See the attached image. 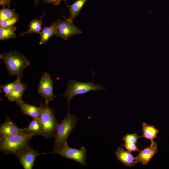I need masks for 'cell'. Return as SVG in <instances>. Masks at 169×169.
<instances>
[{"label":"cell","instance_id":"cell-1","mask_svg":"<svg viewBox=\"0 0 169 169\" xmlns=\"http://www.w3.org/2000/svg\"><path fill=\"white\" fill-rule=\"evenodd\" d=\"M0 58L5 64L8 74L23 78L24 70L30 64L29 61L22 54L17 51L3 53Z\"/></svg>","mask_w":169,"mask_h":169},{"label":"cell","instance_id":"cell-2","mask_svg":"<svg viewBox=\"0 0 169 169\" xmlns=\"http://www.w3.org/2000/svg\"><path fill=\"white\" fill-rule=\"evenodd\" d=\"M78 118L70 113L69 109L64 119L58 123L54 137L53 150L61 148L67 143V139L75 126Z\"/></svg>","mask_w":169,"mask_h":169},{"label":"cell","instance_id":"cell-3","mask_svg":"<svg viewBox=\"0 0 169 169\" xmlns=\"http://www.w3.org/2000/svg\"><path fill=\"white\" fill-rule=\"evenodd\" d=\"M33 137L24 132L18 136L7 138H0V151L5 155H16L29 146V141Z\"/></svg>","mask_w":169,"mask_h":169},{"label":"cell","instance_id":"cell-4","mask_svg":"<svg viewBox=\"0 0 169 169\" xmlns=\"http://www.w3.org/2000/svg\"><path fill=\"white\" fill-rule=\"evenodd\" d=\"M41 114L39 120L43 137L46 138L54 137L58 124L55 115V110L49 105L41 102L39 106Z\"/></svg>","mask_w":169,"mask_h":169},{"label":"cell","instance_id":"cell-5","mask_svg":"<svg viewBox=\"0 0 169 169\" xmlns=\"http://www.w3.org/2000/svg\"><path fill=\"white\" fill-rule=\"evenodd\" d=\"M105 89L100 84H95L90 82L82 83L70 79L67 84L66 91L63 94L57 97L63 96L66 98L69 110L70 102L76 95L84 94L90 91H102Z\"/></svg>","mask_w":169,"mask_h":169},{"label":"cell","instance_id":"cell-6","mask_svg":"<svg viewBox=\"0 0 169 169\" xmlns=\"http://www.w3.org/2000/svg\"><path fill=\"white\" fill-rule=\"evenodd\" d=\"M86 150L84 147L76 149L69 147L67 144L61 148L49 153L58 154L66 158L73 160L83 166L86 165Z\"/></svg>","mask_w":169,"mask_h":169},{"label":"cell","instance_id":"cell-7","mask_svg":"<svg viewBox=\"0 0 169 169\" xmlns=\"http://www.w3.org/2000/svg\"><path fill=\"white\" fill-rule=\"evenodd\" d=\"M54 23L56 26L55 35L64 40L73 35L82 33L81 31L73 23V20L69 18H65L64 20L59 19Z\"/></svg>","mask_w":169,"mask_h":169},{"label":"cell","instance_id":"cell-8","mask_svg":"<svg viewBox=\"0 0 169 169\" xmlns=\"http://www.w3.org/2000/svg\"><path fill=\"white\" fill-rule=\"evenodd\" d=\"M53 82L50 74L45 72L40 79L38 91L44 99L45 103L48 105L56 97L53 94Z\"/></svg>","mask_w":169,"mask_h":169},{"label":"cell","instance_id":"cell-9","mask_svg":"<svg viewBox=\"0 0 169 169\" xmlns=\"http://www.w3.org/2000/svg\"><path fill=\"white\" fill-rule=\"evenodd\" d=\"M45 154L39 153L29 146L18 153L16 156L24 169H32L34 166L36 159L39 155Z\"/></svg>","mask_w":169,"mask_h":169},{"label":"cell","instance_id":"cell-10","mask_svg":"<svg viewBox=\"0 0 169 169\" xmlns=\"http://www.w3.org/2000/svg\"><path fill=\"white\" fill-rule=\"evenodd\" d=\"M23 132V128L18 127L10 118L7 116L5 121L0 126V137L16 136Z\"/></svg>","mask_w":169,"mask_h":169},{"label":"cell","instance_id":"cell-11","mask_svg":"<svg viewBox=\"0 0 169 169\" xmlns=\"http://www.w3.org/2000/svg\"><path fill=\"white\" fill-rule=\"evenodd\" d=\"M21 78L19 76L17 77L16 80L14 81V84L12 91L7 97L11 102L17 103L23 101V95L28 85L26 84L21 82Z\"/></svg>","mask_w":169,"mask_h":169},{"label":"cell","instance_id":"cell-12","mask_svg":"<svg viewBox=\"0 0 169 169\" xmlns=\"http://www.w3.org/2000/svg\"><path fill=\"white\" fill-rule=\"evenodd\" d=\"M157 143L154 142L152 144H151L150 146L140 151L139 154L135 157L136 159L137 162L146 165L157 153Z\"/></svg>","mask_w":169,"mask_h":169},{"label":"cell","instance_id":"cell-13","mask_svg":"<svg viewBox=\"0 0 169 169\" xmlns=\"http://www.w3.org/2000/svg\"><path fill=\"white\" fill-rule=\"evenodd\" d=\"M115 155L117 159L127 166H133L137 162L129 151H126L121 147L117 148Z\"/></svg>","mask_w":169,"mask_h":169},{"label":"cell","instance_id":"cell-14","mask_svg":"<svg viewBox=\"0 0 169 169\" xmlns=\"http://www.w3.org/2000/svg\"><path fill=\"white\" fill-rule=\"evenodd\" d=\"M17 104L20 107L23 114L39 120L41 114V111L39 107L27 104L23 101L17 102Z\"/></svg>","mask_w":169,"mask_h":169},{"label":"cell","instance_id":"cell-15","mask_svg":"<svg viewBox=\"0 0 169 169\" xmlns=\"http://www.w3.org/2000/svg\"><path fill=\"white\" fill-rule=\"evenodd\" d=\"M24 132L33 137L36 136H43L41 126L39 120L33 119L29 122L27 127L23 128Z\"/></svg>","mask_w":169,"mask_h":169},{"label":"cell","instance_id":"cell-16","mask_svg":"<svg viewBox=\"0 0 169 169\" xmlns=\"http://www.w3.org/2000/svg\"><path fill=\"white\" fill-rule=\"evenodd\" d=\"M142 126L143 134L141 137L150 140L151 141V144H152L154 143L153 139L157 137V135L159 132L158 130L154 126L148 125L145 123H142Z\"/></svg>","mask_w":169,"mask_h":169},{"label":"cell","instance_id":"cell-17","mask_svg":"<svg viewBox=\"0 0 169 169\" xmlns=\"http://www.w3.org/2000/svg\"><path fill=\"white\" fill-rule=\"evenodd\" d=\"M56 31V26L55 23H52L49 27H44L39 33L40 36L39 44L42 45L45 43L52 36L55 35Z\"/></svg>","mask_w":169,"mask_h":169},{"label":"cell","instance_id":"cell-18","mask_svg":"<svg viewBox=\"0 0 169 169\" xmlns=\"http://www.w3.org/2000/svg\"><path fill=\"white\" fill-rule=\"evenodd\" d=\"M44 14V13L41 16L39 20L33 19L31 21L29 25L28 29L26 31L21 33L20 35L22 36H24L26 34H30L33 33H39L42 29L41 28L42 21V18Z\"/></svg>","mask_w":169,"mask_h":169},{"label":"cell","instance_id":"cell-19","mask_svg":"<svg viewBox=\"0 0 169 169\" xmlns=\"http://www.w3.org/2000/svg\"><path fill=\"white\" fill-rule=\"evenodd\" d=\"M87 0H77L72 5L68 6L70 16L69 18L73 20L79 14L81 9Z\"/></svg>","mask_w":169,"mask_h":169},{"label":"cell","instance_id":"cell-20","mask_svg":"<svg viewBox=\"0 0 169 169\" xmlns=\"http://www.w3.org/2000/svg\"><path fill=\"white\" fill-rule=\"evenodd\" d=\"M16 27L12 26L8 28L0 27V39L7 40L10 39H13L16 37L15 31Z\"/></svg>","mask_w":169,"mask_h":169},{"label":"cell","instance_id":"cell-21","mask_svg":"<svg viewBox=\"0 0 169 169\" xmlns=\"http://www.w3.org/2000/svg\"><path fill=\"white\" fill-rule=\"evenodd\" d=\"M18 15L15 12L14 9L9 8H3L0 10V21L10 19Z\"/></svg>","mask_w":169,"mask_h":169},{"label":"cell","instance_id":"cell-22","mask_svg":"<svg viewBox=\"0 0 169 169\" xmlns=\"http://www.w3.org/2000/svg\"><path fill=\"white\" fill-rule=\"evenodd\" d=\"M19 16H17L13 18L0 21V27L8 28L10 27L15 24L19 20Z\"/></svg>","mask_w":169,"mask_h":169},{"label":"cell","instance_id":"cell-23","mask_svg":"<svg viewBox=\"0 0 169 169\" xmlns=\"http://www.w3.org/2000/svg\"><path fill=\"white\" fill-rule=\"evenodd\" d=\"M140 137H141V136H138L136 133L127 134L123 136L122 140L125 143L129 142L136 144L137 142L138 139Z\"/></svg>","mask_w":169,"mask_h":169},{"label":"cell","instance_id":"cell-24","mask_svg":"<svg viewBox=\"0 0 169 169\" xmlns=\"http://www.w3.org/2000/svg\"><path fill=\"white\" fill-rule=\"evenodd\" d=\"M14 84V81L0 86V89L2 90L1 92H3L5 93L4 96L7 97L12 92Z\"/></svg>","mask_w":169,"mask_h":169},{"label":"cell","instance_id":"cell-25","mask_svg":"<svg viewBox=\"0 0 169 169\" xmlns=\"http://www.w3.org/2000/svg\"><path fill=\"white\" fill-rule=\"evenodd\" d=\"M121 146H124L127 150L130 151H140L136 144L134 143L126 142L124 144H122Z\"/></svg>","mask_w":169,"mask_h":169},{"label":"cell","instance_id":"cell-26","mask_svg":"<svg viewBox=\"0 0 169 169\" xmlns=\"http://www.w3.org/2000/svg\"><path fill=\"white\" fill-rule=\"evenodd\" d=\"M45 2L48 3H51L54 5L59 4L60 2L62 1L66 2V0H42Z\"/></svg>","mask_w":169,"mask_h":169},{"label":"cell","instance_id":"cell-27","mask_svg":"<svg viewBox=\"0 0 169 169\" xmlns=\"http://www.w3.org/2000/svg\"><path fill=\"white\" fill-rule=\"evenodd\" d=\"M10 1V0H0V5L3 6V8H5L6 6H8L9 8Z\"/></svg>","mask_w":169,"mask_h":169},{"label":"cell","instance_id":"cell-28","mask_svg":"<svg viewBox=\"0 0 169 169\" xmlns=\"http://www.w3.org/2000/svg\"><path fill=\"white\" fill-rule=\"evenodd\" d=\"M34 1L36 2V3L37 4L39 0H34Z\"/></svg>","mask_w":169,"mask_h":169}]
</instances>
